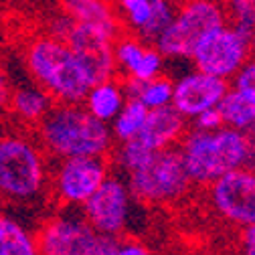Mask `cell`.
<instances>
[{
    "label": "cell",
    "instance_id": "1",
    "mask_svg": "<svg viewBox=\"0 0 255 255\" xmlns=\"http://www.w3.org/2000/svg\"><path fill=\"white\" fill-rule=\"evenodd\" d=\"M37 140L55 160L79 156L106 158L116 142L110 126L95 120L81 104H53L37 124Z\"/></svg>",
    "mask_w": 255,
    "mask_h": 255
},
{
    "label": "cell",
    "instance_id": "2",
    "mask_svg": "<svg viewBox=\"0 0 255 255\" xmlns=\"http://www.w3.org/2000/svg\"><path fill=\"white\" fill-rule=\"evenodd\" d=\"M178 150L190 182L209 186L219 176L249 164L253 138L227 126L213 132L193 128L178 142Z\"/></svg>",
    "mask_w": 255,
    "mask_h": 255
},
{
    "label": "cell",
    "instance_id": "3",
    "mask_svg": "<svg viewBox=\"0 0 255 255\" xmlns=\"http://www.w3.org/2000/svg\"><path fill=\"white\" fill-rule=\"evenodd\" d=\"M24 65L55 104H81L91 87L83 65L69 45L49 35L33 37L26 43Z\"/></svg>",
    "mask_w": 255,
    "mask_h": 255
},
{
    "label": "cell",
    "instance_id": "4",
    "mask_svg": "<svg viewBox=\"0 0 255 255\" xmlns=\"http://www.w3.org/2000/svg\"><path fill=\"white\" fill-rule=\"evenodd\" d=\"M49 184L47 154L33 138L20 134L0 136V197L30 203Z\"/></svg>",
    "mask_w": 255,
    "mask_h": 255
},
{
    "label": "cell",
    "instance_id": "5",
    "mask_svg": "<svg viewBox=\"0 0 255 255\" xmlns=\"http://www.w3.org/2000/svg\"><path fill=\"white\" fill-rule=\"evenodd\" d=\"M126 184L132 199L146 205H174L193 186L176 146L150 152L136 170L128 172Z\"/></svg>",
    "mask_w": 255,
    "mask_h": 255
},
{
    "label": "cell",
    "instance_id": "6",
    "mask_svg": "<svg viewBox=\"0 0 255 255\" xmlns=\"http://www.w3.org/2000/svg\"><path fill=\"white\" fill-rule=\"evenodd\" d=\"M223 24H227V14L221 0H178L172 22L154 47L164 59H190L199 41Z\"/></svg>",
    "mask_w": 255,
    "mask_h": 255
},
{
    "label": "cell",
    "instance_id": "7",
    "mask_svg": "<svg viewBox=\"0 0 255 255\" xmlns=\"http://www.w3.org/2000/svg\"><path fill=\"white\" fill-rule=\"evenodd\" d=\"M251 57L249 41L231 24H223L199 41L190 61L195 69L219 79H233Z\"/></svg>",
    "mask_w": 255,
    "mask_h": 255
},
{
    "label": "cell",
    "instance_id": "8",
    "mask_svg": "<svg viewBox=\"0 0 255 255\" xmlns=\"http://www.w3.org/2000/svg\"><path fill=\"white\" fill-rule=\"evenodd\" d=\"M110 176V166L106 158L79 156V158H63L53 168L49 176L53 197L63 207H81L100 184Z\"/></svg>",
    "mask_w": 255,
    "mask_h": 255
},
{
    "label": "cell",
    "instance_id": "9",
    "mask_svg": "<svg viewBox=\"0 0 255 255\" xmlns=\"http://www.w3.org/2000/svg\"><path fill=\"white\" fill-rule=\"evenodd\" d=\"M213 211L229 225L247 229L255 225V170L235 168L209 184Z\"/></svg>",
    "mask_w": 255,
    "mask_h": 255
},
{
    "label": "cell",
    "instance_id": "10",
    "mask_svg": "<svg viewBox=\"0 0 255 255\" xmlns=\"http://www.w3.org/2000/svg\"><path fill=\"white\" fill-rule=\"evenodd\" d=\"M35 237L41 255H91L100 235L81 211L63 207L43 223Z\"/></svg>",
    "mask_w": 255,
    "mask_h": 255
},
{
    "label": "cell",
    "instance_id": "11",
    "mask_svg": "<svg viewBox=\"0 0 255 255\" xmlns=\"http://www.w3.org/2000/svg\"><path fill=\"white\" fill-rule=\"evenodd\" d=\"M132 201L128 184L118 176H108L81 205V213L98 235L120 239L130 223Z\"/></svg>",
    "mask_w": 255,
    "mask_h": 255
},
{
    "label": "cell",
    "instance_id": "12",
    "mask_svg": "<svg viewBox=\"0 0 255 255\" xmlns=\"http://www.w3.org/2000/svg\"><path fill=\"white\" fill-rule=\"evenodd\" d=\"M63 41L69 45L77 61L83 65L91 85L118 77L116 57H114V41H116L114 37L93 26L73 22Z\"/></svg>",
    "mask_w": 255,
    "mask_h": 255
},
{
    "label": "cell",
    "instance_id": "13",
    "mask_svg": "<svg viewBox=\"0 0 255 255\" xmlns=\"http://www.w3.org/2000/svg\"><path fill=\"white\" fill-rule=\"evenodd\" d=\"M229 81L213 77L199 69L188 71L172 81V108L184 118L195 120L199 114L213 110L229 91Z\"/></svg>",
    "mask_w": 255,
    "mask_h": 255
},
{
    "label": "cell",
    "instance_id": "14",
    "mask_svg": "<svg viewBox=\"0 0 255 255\" xmlns=\"http://www.w3.org/2000/svg\"><path fill=\"white\" fill-rule=\"evenodd\" d=\"M186 122L188 120H184L172 106L148 110L146 122L136 140L152 152L174 148L186 134Z\"/></svg>",
    "mask_w": 255,
    "mask_h": 255
},
{
    "label": "cell",
    "instance_id": "15",
    "mask_svg": "<svg viewBox=\"0 0 255 255\" xmlns=\"http://www.w3.org/2000/svg\"><path fill=\"white\" fill-rule=\"evenodd\" d=\"M61 12H65L73 22L87 24L98 30H104L106 35L118 39L120 33V20L110 4V0H59Z\"/></svg>",
    "mask_w": 255,
    "mask_h": 255
},
{
    "label": "cell",
    "instance_id": "16",
    "mask_svg": "<svg viewBox=\"0 0 255 255\" xmlns=\"http://www.w3.org/2000/svg\"><path fill=\"white\" fill-rule=\"evenodd\" d=\"M126 91H124V83L122 79L114 77L108 81H100L93 83L89 87V91L85 93V98L81 102V106L95 118L104 124H112L114 118L120 114V110L126 104Z\"/></svg>",
    "mask_w": 255,
    "mask_h": 255
},
{
    "label": "cell",
    "instance_id": "17",
    "mask_svg": "<svg viewBox=\"0 0 255 255\" xmlns=\"http://www.w3.org/2000/svg\"><path fill=\"white\" fill-rule=\"evenodd\" d=\"M53 104L55 102L51 100V95L37 83L16 87L8 100V108L14 114V118H18L22 124H35V126L45 118V114L51 110Z\"/></svg>",
    "mask_w": 255,
    "mask_h": 255
},
{
    "label": "cell",
    "instance_id": "18",
    "mask_svg": "<svg viewBox=\"0 0 255 255\" xmlns=\"http://www.w3.org/2000/svg\"><path fill=\"white\" fill-rule=\"evenodd\" d=\"M128 100H138L148 110L164 108L172 104V79L166 75H158L148 81L122 79Z\"/></svg>",
    "mask_w": 255,
    "mask_h": 255
},
{
    "label": "cell",
    "instance_id": "19",
    "mask_svg": "<svg viewBox=\"0 0 255 255\" xmlns=\"http://www.w3.org/2000/svg\"><path fill=\"white\" fill-rule=\"evenodd\" d=\"M0 255H41L37 237L8 215H0Z\"/></svg>",
    "mask_w": 255,
    "mask_h": 255
},
{
    "label": "cell",
    "instance_id": "20",
    "mask_svg": "<svg viewBox=\"0 0 255 255\" xmlns=\"http://www.w3.org/2000/svg\"><path fill=\"white\" fill-rule=\"evenodd\" d=\"M217 110L221 114L223 126L227 128H235V130L249 134V130L255 126V106L231 87L225 93V98L219 102Z\"/></svg>",
    "mask_w": 255,
    "mask_h": 255
},
{
    "label": "cell",
    "instance_id": "21",
    "mask_svg": "<svg viewBox=\"0 0 255 255\" xmlns=\"http://www.w3.org/2000/svg\"><path fill=\"white\" fill-rule=\"evenodd\" d=\"M148 116V108L142 106L138 100H126L124 108L120 110V114L114 118L112 122V136L116 142H130L136 140V136L140 134L142 126L146 122Z\"/></svg>",
    "mask_w": 255,
    "mask_h": 255
},
{
    "label": "cell",
    "instance_id": "22",
    "mask_svg": "<svg viewBox=\"0 0 255 255\" xmlns=\"http://www.w3.org/2000/svg\"><path fill=\"white\" fill-rule=\"evenodd\" d=\"M114 10L120 24H126L138 37L152 14V0H116Z\"/></svg>",
    "mask_w": 255,
    "mask_h": 255
},
{
    "label": "cell",
    "instance_id": "23",
    "mask_svg": "<svg viewBox=\"0 0 255 255\" xmlns=\"http://www.w3.org/2000/svg\"><path fill=\"white\" fill-rule=\"evenodd\" d=\"M174 6H176V2H172V0H152V14H150L146 26L142 28V33L138 35V39H142L148 45H154V41L160 37L164 33V28L172 22Z\"/></svg>",
    "mask_w": 255,
    "mask_h": 255
},
{
    "label": "cell",
    "instance_id": "24",
    "mask_svg": "<svg viewBox=\"0 0 255 255\" xmlns=\"http://www.w3.org/2000/svg\"><path fill=\"white\" fill-rule=\"evenodd\" d=\"M227 14V24L249 37L255 26V0H221Z\"/></svg>",
    "mask_w": 255,
    "mask_h": 255
},
{
    "label": "cell",
    "instance_id": "25",
    "mask_svg": "<svg viewBox=\"0 0 255 255\" xmlns=\"http://www.w3.org/2000/svg\"><path fill=\"white\" fill-rule=\"evenodd\" d=\"M231 89H235L239 95L255 106V59H249L245 65L235 73Z\"/></svg>",
    "mask_w": 255,
    "mask_h": 255
},
{
    "label": "cell",
    "instance_id": "26",
    "mask_svg": "<svg viewBox=\"0 0 255 255\" xmlns=\"http://www.w3.org/2000/svg\"><path fill=\"white\" fill-rule=\"evenodd\" d=\"M195 128L197 130H207V132H213V130H219V128L223 126V120H221V114L217 108L213 110H207L203 114H199L195 120H193Z\"/></svg>",
    "mask_w": 255,
    "mask_h": 255
},
{
    "label": "cell",
    "instance_id": "27",
    "mask_svg": "<svg viewBox=\"0 0 255 255\" xmlns=\"http://www.w3.org/2000/svg\"><path fill=\"white\" fill-rule=\"evenodd\" d=\"M116 255H154V253L138 239H120Z\"/></svg>",
    "mask_w": 255,
    "mask_h": 255
},
{
    "label": "cell",
    "instance_id": "28",
    "mask_svg": "<svg viewBox=\"0 0 255 255\" xmlns=\"http://www.w3.org/2000/svg\"><path fill=\"white\" fill-rule=\"evenodd\" d=\"M118 237H106V235H100L98 241H95V247L91 251V255H116V249H118Z\"/></svg>",
    "mask_w": 255,
    "mask_h": 255
},
{
    "label": "cell",
    "instance_id": "29",
    "mask_svg": "<svg viewBox=\"0 0 255 255\" xmlns=\"http://www.w3.org/2000/svg\"><path fill=\"white\" fill-rule=\"evenodd\" d=\"M10 83H8V77L0 65V112H2L6 106H8V100H10Z\"/></svg>",
    "mask_w": 255,
    "mask_h": 255
},
{
    "label": "cell",
    "instance_id": "30",
    "mask_svg": "<svg viewBox=\"0 0 255 255\" xmlns=\"http://www.w3.org/2000/svg\"><path fill=\"white\" fill-rule=\"evenodd\" d=\"M243 241H255V225L243 229Z\"/></svg>",
    "mask_w": 255,
    "mask_h": 255
},
{
    "label": "cell",
    "instance_id": "31",
    "mask_svg": "<svg viewBox=\"0 0 255 255\" xmlns=\"http://www.w3.org/2000/svg\"><path fill=\"white\" fill-rule=\"evenodd\" d=\"M243 255H255V241H243Z\"/></svg>",
    "mask_w": 255,
    "mask_h": 255
},
{
    "label": "cell",
    "instance_id": "32",
    "mask_svg": "<svg viewBox=\"0 0 255 255\" xmlns=\"http://www.w3.org/2000/svg\"><path fill=\"white\" fill-rule=\"evenodd\" d=\"M247 41H249V49H251V53H255V26H253L251 33H249Z\"/></svg>",
    "mask_w": 255,
    "mask_h": 255
},
{
    "label": "cell",
    "instance_id": "33",
    "mask_svg": "<svg viewBox=\"0 0 255 255\" xmlns=\"http://www.w3.org/2000/svg\"><path fill=\"white\" fill-rule=\"evenodd\" d=\"M247 136H251V138H255V126L251 128V130H249V134H247Z\"/></svg>",
    "mask_w": 255,
    "mask_h": 255
}]
</instances>
